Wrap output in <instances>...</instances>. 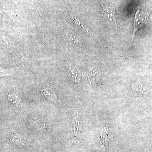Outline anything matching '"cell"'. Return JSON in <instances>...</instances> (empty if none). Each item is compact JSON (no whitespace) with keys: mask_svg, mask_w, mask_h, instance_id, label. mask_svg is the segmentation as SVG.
Instances as JSON below:
<instances>
[{"mask_svg":"<svg viewBox=\"0 0 152 152\" xmlns=\"http://www.w3.org/2000/svg\"><path fill=\"white\" fill-rule=\"evenodd\" d=\"M148 13L145 12L139 7V9L137 11L135 15L134 23V31H133L132 39L136 32L148 20Z\"/></svg>","mask_w":152,"mask_h":152,"instance_id":"6da1fadb","label":"cell"},{"mask_svg":"<svg viewBox=\"0 0 152 152\" xmlns=\"http://www.w3.org/2000/svg\"><path fill=\"white\" fill-rule=\"evenodd\" d=\"M102 14L104 19L107 21L115 24L116 23L115 9L113 6L103 4Z\"/></svg>","mask_w":152,"mask_h":152,"instance_id":"7a4b0ae2","label":"cell"}]
</instances>
